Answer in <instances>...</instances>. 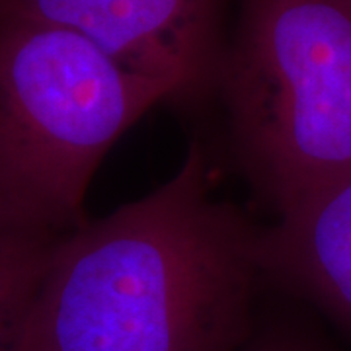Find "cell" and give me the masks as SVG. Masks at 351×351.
<instances>
[{"mask_svg":"<svg viewBox=\"0 0 351 351\" xmlns=\"http://www.w3.org/2000/svg\"><path fill=\"white\" fill-rule=\"evenodd\" d=\"M170 98L75 29L0 10V225L53 237L82 225L106 152Z\"/></svg>","mask_w":351,"mask_h":351,"instance_id":"cell-2","label":"cell"},{"mask_svg":"<svg viewBox=\"0 0 351 351\" xmlns=\"http://www.w3.org/2000/svg\"><path fill=\"white\" fill-rule=\"evenodd\" d=\"M260 230L215 195L189 147L160 188L55 242L14 351H239Z\"/></svg>","mask_w":351,"mask_h":351,"instance_id":"cell-1","label":"cell"},{"mask_svg":"<svg viewBox=\"0 0 351 351\" xmlns=\"http://www.w3.org/2000/svg\"><path fill=\"white\" fill-rule=\"evenodd\" d=\"M2 2H4V0H0V4H2Z\"/></svg>","mask_w":351,"mask_h":351,"instance_id":"cell-8","label":"cell"},{"mask_svg":"<svg viewBox=\"0 0 351 351\" xmlns=\"http://www.w3.org/2000/svg\"><path fill=\"white\" fill-rule=\"evenodd\" d=\"M262 274L313 299L351 336V172L260 230Z\"/></svg>","mask_w":351,"mask_h":351,"instance_id":"cell-5","label":"cell"},{"mask_svg":"<svg viewBox=\"0 0 351 351\" xmlns=\"http://www.w3.org/2000/svg\"><path fill=\"white\" fill-rule=\"evenodd\" d=\"M239 351H338L316 330L287 318H254L250 332Z\"/></svg>","mask_w":351,"mask_h":351,"instance_id":"cell-7","label":"cell"},{"mask_svg":"<svg viewBox=\"0 0 351 351\" xmlns=\"http://www.w3.org/2000/svg\"><path fill=\"white\" fill-rule=\"evenodd\" d=\"M59 239L0 225V351H14L25 308Z\"/></svg>","mask_w":351,"mask_h":351,"instance_id":"cell-6","label":"cell"},{"mask_svg":"<svg viewBox=\"0 0 351 351\" xmlns=\"http://www.w3.org/2000/svg\"><path fill=\"white\" fill-rule=\"evenodd\" d=\"M223 0H4L0 10L75 29L125 69L197 100L217 88Z\"/></svg>","mask_w":351,"mask_h":351,"instance_id":"cell-4","label":"cell"},{"mask_svg":"<svg viewBox=\"0 0 351 351\" xmlns=\"http://www.w3.org/2000/svg\"><path fill=\"white\" fill-rule=\"evenodd\" d=\"M217 86L246 174L289 213L351 172V0H242Z\"/></svg>","mask_w":351,"mask_h":351,"instance_id":"cell-3","label":"cell"}]
</instances>
